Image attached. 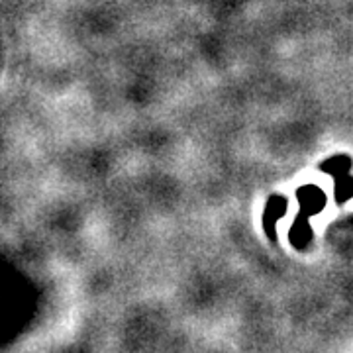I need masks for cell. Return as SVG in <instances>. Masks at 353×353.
I'll use <instances>...</instances> for the list:
<instances>
[{
    "instance_id": "2",
    "label": "cell",
    "mask_w": 353,
    "mask_h": 353,
    "mask_svg": "<svg viewBox=\"0 0 353 353\" xmlns=\"http://www.w3.org/2000/svg\"><path fill=\"white\" fill-rule=\"evenodd\" d=\"M287 212V201L283 196H271L267 202V208H265L263 214V226L265 232L269 234V238H275V224H277L279 218H283Z\"/></svg>"
},
{
    "instance_id": "1",
    "label": "cell",
    "mask_w": 353,
    "mask_h": 353,
    "mask_svg": "<svg viewBox=\"0 0 353 353\" xmlns=\"http://www.w3.org/2000/svg\"><path fill=\"white\" fill-rule=\"evenodd\" d=\"M296 199L301 202V214L306 216V218L318 214L326 206V194L322 192V189H318L316 185L301 187L299 192H296Z\"/></svg>"
},
{
    "instance_id": "3",
    "label": "cell",
    "mask_w": 353,
    "mask_h": 353,
    "mask_svg": "<svg viewBox=\"0 0 353 353\" xmlns=\"http://www.w3.org/2000/svg\"><path fill=\"white\" fill-rule=\"evenodd\" d=\"M312 240V228H310V222L308 218L303 214L296 216V222L292 224V230H290V241L296 245V248H306Z\"/></svg>"
},
{
    "instance_id": "4",
    "label": "cell",
    "mask_w": 353,
    "mask_h": 353,
    "mask_svg": "<svg viewBox=\"0 0 353 353\" xmlns=\"http://www.w3.org/2000/svg\"><path fill=\"white\" fill-rule=\"evenodd\" d=\"M322 171L340 179V176L347 175L352 171V159L347 155H334V157H330L328 161L322 163Z\"/></svg>"
},
{
    "instance_id": "5",
    "label": "cell",
    "mask_w": 353,
    "mask_h": 353,
    "mask_svg": "<svg viewBox=\"0 0 353 353\" xmlns=\"http://www.w3.org/2000/svg\"><path fill=\"white\" fill-rule=\"evenodd\" d=\"M353 199V176L347 175L336 179V201L345 202Z\"/></svg>"
}]
</instances>
